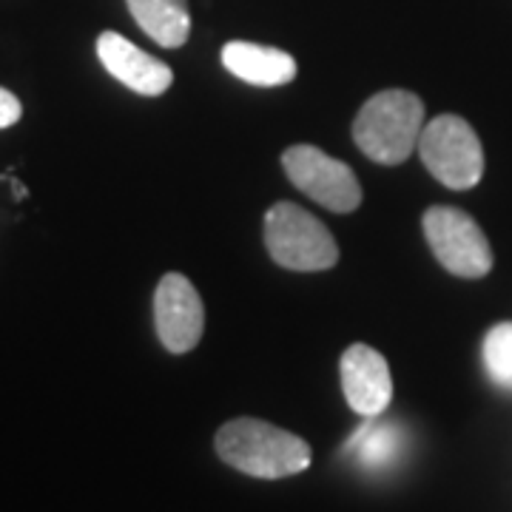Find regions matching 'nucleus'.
Segmentation results:
<instances>
[{"label": "nucleus", "instance_id": "obj_1", "mask_svg": "<svg viewBox=\"0 0 512 512\" xmlns=\"http://www.w3.org/2000/svg\"><path fill=\"white\" fill-rule=\"evenodd\" d=\"M217 456L254 478H288L311 467V447L259 419H234L217 433Z\"/></svg>", "mask_w": 512, "mask_h": 512}, {"label": "nucleus", "instance_id": "obj_2", "mask_svg": "<svg viewBox=\"0 0 512 512\" xmlns=\"http://www.w3.org/2000/svg\"><path fill=\"white\" fill-rule=\"evenodd\" d=\"M424 103L413 92L390 89L373 94L353 123V140L373 163L399 165L419 146Z\"/></svg>", "mask_w": 512, "mask_h": 512}, {"label": "nucleus", "instance_id": "obj_3", "mask_svg": "<svg viewBox=\"0 0 512 512\" xmlns=\"http://www.w3.org/2000/svg\"><path fill=\"white\" fill-rule=\"evenodd\" d=\"M265 245L276 265L288 271H328L339 262V245L311 211L276 202L265 214Z\"/></svg>", "mask_w": 512, "mask_h": 512}, {"label": "nucleus", "instance_id": "obj_4", "mask_svg": "<svg viewBox=\"0 0 512 512\" xmlns=\"http://www.w3.org/2000/svg\"><path fill=\"white\" fill-rule=\"evenodd\" d=\"M419 154L427 171L453 191L476 188L484 177V151L473 126L456 114H439L424 123Z\"/></svg>", "mask_w": 512, "mask_h": 512}, {"label": "nucleus", "instance_id": "obj_5", "mask_svg": "<svg viewBox=\"0 0 512 512\" xmlns=\"http://www.w3.org/2000/svg\"><path fill=\"white\" fill-rule=\"evenodd\" d=\"M424 237L450 274L478 279L493 268V248L467 211L439 205L424 214Z\"/></svg>", "mask_w": 512, "mask_h": 512}, {"label": "nucleus", "instance_id": "obj_6", "mask_svg": "<svg viewBox=\"0 0 512 512\" xmlns=\"http://www.w3.org/2000/svg\"><path fill=\"white\" fill-rule=\"evenodd\" d=\"M282 168L302 194L336 214H350L362 205V185L350 165L333 160L316 146H291L282 154Z\"/></svg>", "mask_w": 512, "mask_h": 512}, {"label": "nucleus", "instance_id": "obj_7", "mask_svg": "<svg viewBox=\"0 0 512 512\" xmlns=\"http://www.w3.org/2000/svg\"><path fill=\"white\" fill-rule=\"evenodd\" d=\"M154 319L160 342L171 353L197 348L205 330V308L197 288L183 274H165L154 293Z\"/></svg>", "mask_w": 512, "mask_h": 512}, {"label": "nucleus", "instance_id": "obj_8", "mask_svg": "<svg viewBox=\"0 0 512 512\" xmlns=\"http://www.w3.org/2000/svg\"><path fill=\"white\" fill-rule=\"evenodd\" d=\"M342 390L353 413L365 419L382 416L393 399L387 359L370 345H350L342 356Z\"/></svg>", "mask_w": 512, "mask_h": 512}, {"label": "nucleus", "instance_id": "obj_9", "mask_svg": "<svg viewBox=\"0 0 512 512\" xmlns=\"http://www.w3.org/2000/svg\"><path fill=\"white\" fill-rule=\"evenodd\" d=\"M97 57L106 66V72L117 77L131 92L157 97L168 92V86L174 83V74L163 60L137 49L131 40L117 32H103L97 37Z\"/></svg>", "mask_w": 512, "mask_h": 512}, {"label": "nucleus", "instance_id": "obj_10", "mask_svg": "<svg viewBox=\"0 0 512 512\" xmlns=\"http://www.w3.org/2000/svg\"><path fill=\"white\" fill-rule=\"evenodd\" d=\"M225 69L251 86H285L296 77V60L282 49L259 46L248 40H231L222 49Z\"/></svg>", "mask_w": 512, "mask_h": 512}, {"label": "nucleus", "instance_id": "obj_11", "mask_svg": "<svg viewBox=\"0 0 512 512\" xmlns=\"http://www.w3.org/2000/svg\"><path fill=\"white\" fill-rule=\"evenodd\" d=\"M131 18L165 49H180L191 35L188 0H126Z\"/></svg>", "mask_w": 512, "mask_h": 512}, {"label": "nucleus", "instance_id": "obj_12", "mask_svg": "<svg viewBox=\"0 0 512 512\" xmlns=\"http://www.w3.org/2000/svg\"><path fill=\"white\" fill-rule=\"evenodd\" d=\"M484 365L498 387L512 390V322L495 325L484 339Z\"/></svg>", "mask_w": 512, "mask_h": 512}, {"label": "nucleus", "instance_id": "obj_13", "mask_svg": "<svg viewBox=\"0 0 512 512\" xmlns=\"http://www.w3.org/2000/svg\"><path fill=\"white\" fill-rule=\"evenodd\" d=\"M20 114H23V106H20L18 97L12 92H6V89H0V128L15 126L20 120Z\"/></svg>", "mask_w": 512, "mask_h": 512}]
</instances>
